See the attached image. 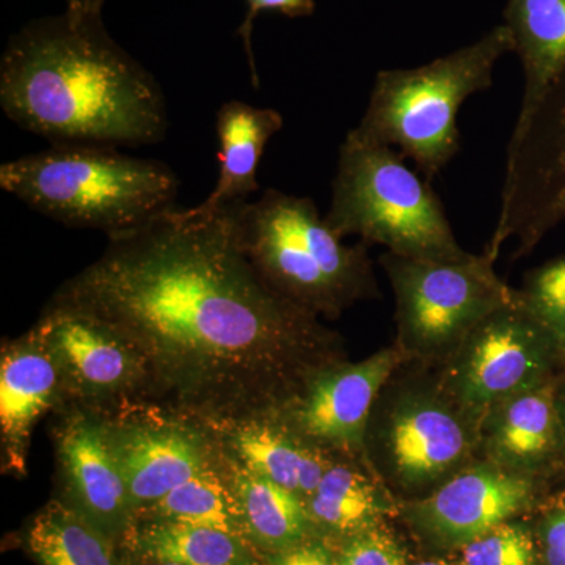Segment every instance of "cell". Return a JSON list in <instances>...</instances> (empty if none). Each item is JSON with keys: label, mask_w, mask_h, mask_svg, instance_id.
Listing matches in <instances>:
<instances>
[{"label": "cell", "mask_w": 565, "mask_h": 565, "mask_svg": "<svg viewBox=\"0 0 565 565\" xmlns=\"http://www.w3.org/2000/svg\"><path fill=\"white\" fill-rule=\"evenodd\" d=\"M519 291L565 353V256L530 270Z\"/></svg>", "instance_id": "cell-27"}, {"label": "cell", "mask_w": 565, "mask_h": 565, "mask_svg": "<svg viewBox=\"0 0 565 565\" xmlns=\"http://www.w3.org/2000/svg\"><path fill=\"white\" fill-rule=\"evenodd\" d=\"M63 405V382L57 356L39 326L14 340L3 341L0 353V444L2 471L24 478L33 429L44 415Z\"/></svg>", "instance_id": "cell-16"}, {"label": "cell", "mask_w": 565, "mask_h": 565, "mask_svg": "<svg viewBox=\"0 0 565 565\" xmlns=\"http://www.w3.org/2000/svg\"><path fill=\"white\" fill-rule=\"evenodd\" d=\"M535 541L542 565H565V487H555L539 508Z\"/></svg>", "instance_id": "cell-29"}, {"label": "cell", "mask_w": 565, "mask_h": 565, "mask_svg": "<svg viewBox=\"0 0 565 565\" xmlns=\"http://www.w3.org/2000/svg\"><path fill=\"white\" fill-rule=\"evenodd\" d=\"M503 17L525 79L514 139L525 131L546 92L565 71V0H508Z\"/></svg>", "instance_id": "cell-20"}, {"label": "cell", "mask_w": 565, "mask_h": 565, "mask_svg": "<svg viewBox=\"0 0 565 565\" xmlns=\"http://www.w3.org/2000/svg\"><path fill=\"white\" fill-rule=\"evenodd\" d=\"M478 426L441 388L435 366L399 364L364 434V460L397 503L434 492L478 460Z\"/></svg>", "instance_id": "cell-6"}, {"label": "cell", "mask_w": 565, "mask_h": 565, "mask_svg": "<svg viewBox=\"0 0 565 565\" xmlns=\"http://www.w3.org/2000/svg\"><path fill=\"white\" fill-rule=\"evenodd\" d=\"M408 565H456L446 559H422Z\"/></svg>", "instance_id": "cell-35"}, {"label": "cell", "mask_w": 565, "mask_h": 565, "mask_svg": "<svg viewBox=\"0 0 565 565\" xmlns=\"http://www.w3.org/2000/svg\"><path fill=\"white\" fill-rule=\"evenodd\" d=\"M0 188L52 221L107 237L177 210L172 169L118 148L51 145L2 163Z\"/></svg>", "instance_id": "cell-3"}, {"label": "cell", "mask_w": 565, "mask_h": 565, "mask_svg": "<svg viewBox=\"0 0 565 565\" xmlns=\"http://www.w3.org/2000/svg\"><path fill=\"white\" fill-rule=\"evenodd\" d=\"M316 533L340 541L399 515L401 504L363 460L337 457L307 501Z\"/></svg>", "instance_id": "cell-21"}, {"label": "cell", "mask_w": 565, "mask_h": 565, "mask_svg": "<svg viewBox=\"0 0 565 565\" xmlns=\"http://www.w3.org/2000/svg\"><path fill=\"white\" fill-rule=\"evenodd\" d=\"M557 379L494 405L479 424V459L553 487L559 484L563 433L556 408Z\"/></svg>", "instance_id": "cell-17"}, {"label": "cell", "mask_w": 565, "mask_h": 565, "mask_svg": "<svg viewBox=\"0 0 565 565\" xmlns=\"http://www.w3.org/2000/svg\"><path fill=\"white\" fill-rule=\"evenodd\" d=\"M0 106L51 145L140 147L169 129L166 96L150 71L95 17L40 18L7 43Z\"/></svg>", "instance_id": "cell-2"}, {"label": "cell", "mask_w": 565, "mask_h": 565, "mask_svg": "<svg viewBox=\"0 0 565 565\" xmlns=\"http://www.w3.org/2000/svg\"><path fill=\"white\" fill-rule=\"evenodd\" d=\"M459 552L460 565H541L534 531L520 519L493 527Z\"/></svg>", "instance_id": "cell-26"}, {"label": "cell", "mask_w": 565, "mask_h": 565, "mask_svg": "<svg viewBox=\"0 0 565 565\" xmlns=\"http://www.w3.org/2000/svg\"><path fill=\"white\" fill-rule=\"evenodd\" d=\"M435 370L441 388L479 430L494 405L559 377L565 353L516 289Z\"/></svg>", "instance_id": "cell-9"}, {"label": "cell", "mask_w": 565, "mask_h": 565, "mask_svg": "<svg viewBox=\"0 0 565 565\" xmlns=\"http://www.w3.org/2000/svg\"><path fill=\"white\" fill-rule=\"evenodd\" d=\"M565 222V71L519 137L509 140L500 217L487 245L497 262L514 239L515 259Z\"/></svg>", "instance_id": "cell-10"}, {"label": "cell", "mask_w": 565, "mask_h": 565, "mask_svg": "<svg viewBox=\"0 0 565 565\" xmlns=\"http://www.w3.org/2000/svg\"><path fill=\"white\" fill-rule=\"evenodd\" d=\"M404 159L392 147L344 139L326 222L343 239L359 236L404 258H467L437 193Z\"/></svg>", "instance_id": "cell-7"}, {"label": "cell", "mask_w": 565, "mask_h": 565, "mask_svg": "<svg viewBox=\"0 0 565 565\" xmlns=\"http://www.w3.org/2000/svg\"><path fill=\"white\" fill-rule=\"evenodd\" d=\"M282 128L280 111L262 109L243 102H228L217 111L218 172L217 182L204 202L182 210L185 215H207L247 202L259 189V162L266 145Z\"/></svg>", "instance_id": "cell-19"}, {"label": "cell", "mask_w": 565, "mask_h": 565, "mask_svg": "<svg viewBox=\"0 0 565 565\" xmlns=\"http://www.w3.org/2000/svg\"><path fill=\"white\" fill-rule=\"evenodd\" d=\"M555 487L478 459L399 515L433 548L460 550L493 527L537 511Z\"/></svg>", "instance_id": "cell-13"}, {"label": "cell", "mask_w": 565, "mask_h": 565, "mask_svg": "<svg viewBox=\"0 0 565 565\" xmlns=\"http://www.w3.org/2000/svg\"><path fill=\"white\" fill-rule=\"evenodd\" d=\"M106 0H66V13L73 17H95L103 14Z\"/></svg>", "instance_id": "cell-32"}, {"label": "cell", "mask_w": 565, "mask_h": 565, "mask_svg": "<svg viewBox=\"0 0 565 565\" xmlns=\"http://www.w3.org/2000/svg\"><path fill=\"white\" fill-rule=\"evenodd\" d=\"M223 459L248 541L259 552H278L318 535L303 498L248 470L225 452Z\"/></svg>", "instance_id": "cell-22"}, {"label": "cell", "mask_w": 565, "mask_h": 565, "mask_svg": "<svg viewBox=\"0 0 565 565\" xmlns=\"http://www.w3.org/2000/svg\"><path fill=\"white\" fill-rule=\"evenodd\" d=\"M106 415L136 514L221 460L214 430L191 416L143 403Z\"/></svg>", "instance_id": "cell-11"}, {"label": "cell", "mask_w": 565, "mask_h": 565, "mask_svg": "<svg viewBox=\"0 0 565 565\" xmlns=\"http://www.w3.org/2000/svg\"><path fill=\"white\" fill-rule=\"evenodd\" d=\"M263 565H340L337 550L321 535L278 552L262 553Z\"/></svg>", "instance_id": "cell-31"}, {"label": "cell", "mask_w": 565, "mask_h": 565, "mask_svg": "<svg viewBox=\"0 0 565 565\" xmlns=\"http://www.w3.org/2000/svg\"><path fill=\"white\" fill-rule=\"evenodd\" d=\"M511 51L514 39L500 24L470 46L427 65L381 71L362 120L345 140L392 147L433 180L460 150V107L492 87L494 65Z\"/></svg>", "instance_id": "cell-5"}, {"label": "cell", "mask_w": 565, "mask_h": 565, "mask_svg": "<svg viewBox=\"0 0 565 565\" xmlns=\"http://www.w3.org/2000/svg\"><path fill=\"white\" fill-rule=\"evenodd\" d=\"M137 520L214 527L248 541L243 512L226 475L223 452L214 467L178 486L150 508L139 512Z\"/></svg>", "instance_id": "cell-25"}, {"label": "cell", "mask_w": 565, "mask_h": 565, "mask_svg": "<svg viewBox=\"0 0 565 565\" xmlns=\"http://www.w3.org/2000/svg\"><path fill=\"white\" fill-rule=\"evenodd\" d=\"M36 326L61 366L62 407L110 414L126 405L143 403L147 364L107 323L51 299Z\"/></svg>", "instance_id": "cell-12"}, {"label": "cell", "mask_w": 565, "mask_h": 565, "mask_svg": "<svg viewBox=\"0 0 565 565\" xmlns=\"http://www.w3.org/2000/svg\"><path fill=\"white\" fill-rule=\"evenodd\" d=\"M315 10V0H247V13H245L243 24L237 29V35L244 41L245 54H247L248 66H250L253 87L259 88V74L252 47L253 22H255L256 18L263 11H278V13L285 14L288 18H303L311 17Z\"/></svg>", "instance_id": "cell-30"}, {"label": "cell", "mask_w": 565, "mask_h": 565, "mask_svg": "<svg viewBox=\"0 0 565 565\" xmlns=\"http://www.w3.org/2000/svg\"><path fill=\"white\" fill-rule=\"evenodd\" d=\"M125 544L136 555L182 565H263L247 539L214 527L137 520Z\"/></svg>", "instance_id": "cell-23"}, {"label": "cell", "mask_w": 565, "mask_h": 565, "mask_svg": "<svg viewBox=\"0 0 565 565\" xmlns=\"http://www.w3.org/2000/svg\"><path fill=\"white\" fill-rule=\"evenodd\" d=\"M337 557L340 565H408L403 542L385 525L343 539Z\"/></svg>", "instance_id": "cell-28"}, {"label": "cell", "mask_w": 565, "mask_h": 565, "mask_svg": "<svg viewBox=\"0 0 565 565\" xmlns=\"http://www.w3.org/2000/svg\"><path fill=\"white\" fill-rule=\"evenodd\" d=\"M132 555L136 556V564L134 565H182L178 563H172V561L151 559V557L136 555V553H132Z\"/></svg>", "instance_id": "cell-34"}, {"label": "cell", "mask_w": 565, "mask_h": 565, "mask_svg": "<svg viewBox=\"0 0 565 565\" xmlns=\"http://www.w3.org/2000/svg\"><path fill=\"white\" fill-rule=\"evenodd\" d=\"M234 204L207 215L173 210L111 234L103 255L52 297L139 352L143 404L204 424L274 415L311 375L348 360L340 334L255 269Z\"/></svg>", "instance_id": "cell-1"}, {"label": "cell", "mask_w": 565, "mask_h": 565, "mask_svg": "<svg viewBox=\"0 0 565 565\" xmlns=\"http://www.w3.org/2000/svg\"><path fill=\"white\" fill-rule=\"evenodd\" d=\"M237 237L275 291L318 318L338 319L381 296L366 244L345 245L310 196L267 189L234 204Z\"/></svg>", "instance_id": "cell-4"}, {"label": "cell", "mask_w": 565, "mask_h": 565, "mask_svg": "<svg viewBox=\"0 0 565 565\" xmlns=\"http://www.w3.org/2000/svg\"><path fill=\"white\" fill-rule=\"evenodd\" d=\"M405 362L396 345L362 362H338L305 382L273 416L327 455L364 460L371 411L390 375Z\"/></svg>", "instance_id": "cell-14"}, {"label": "cell", "mask_w": 565, "mask_h": 565, "mask_svg": "<svg viewBox=\"0 0 565 565\" xmlns=\"http://www.w3.org/2000/svg\"><path fill=\"white\" fill-rule=\"evenodd\" d=\"M556 408L559 415L561 433H563V473H561L559 484L565 487V371L557 379L556 384Z\"/></svg>", "instance_id": "cell-33"}, {"label": "cell", "mask_w": 565, "mask_h": 565, "mask_svg": "<svg viewBox=\"0 0 565 565\" xmlns=\"http://www.w3.org/2000/svg\"><path fill=\"white\" fill-rule=\"evenodd\" d=\"M381 264L396 307L393 344L405 362L440 366L487 316L516 296L494 273L487 253L427 262L385 252Z\"/></svg>", "instance_id": "cell-8"}, {"label": "cell", "mask_w": 565, "mask_h": 565, "mask_svg": "<svg viewBox=\"0 0 565 565\" xmlns=\"http://www.w3.org/2000/svg\"><path fill=\"white\" fill-rule=\"evenodd\" d=\"M117 542L63 498L33 516L29 550L40 565H120Z\"/></svg>", "instance_id": "cell-24"}, {"label": "cell", "mask_w": 565, "mask_h": 565, "mask_svg": "<svg viewBox=\"0 0 565 565\" xmlns=\"http://www.w3.org/2000/svg\"><path fill=\"white\" fill-rule=\"evenodd\" d=\"M207 426L225 455L305 501L337 459L305 441L273 415Z\"/></svg>", "instance_id": "cell-18"}, {"label": "cell", "mask_w": 565, "mask_h": 565, "mask_svg": "<svg viewBox=\"0 0 565 565\" xmlns=\"http://www.w3.org/2000/svg\"><path fill=\"white\" fill-rule=\"evenodd\" d=\"M54 426L63 500L115 542H125L137 514L103 412L62 407Z\"/></svg>", "instance_id": "cell-15"}]
</instances>
